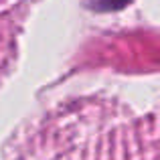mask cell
<instances>
[{
  "label": "cell",
  "mask_w": 160,
  "mask_h": 160,
  "mask_svg": "<svg viewBox=\"0 0 160 160\" xmlns=\"http://www.w3.org/2000/svg\"><path fill=\"white\" fill-rule=\"evenodd\" d=\"M126 2L128 0H93V6L95 8H118Z\"/></svg>",
  "instance_id": "1"
}]
</instances>
